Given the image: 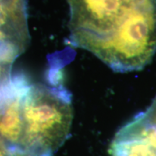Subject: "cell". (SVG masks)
Returning a JSON list of instances; mask_svg holds the SVG:
<instances>
[{"label":"cell","mask_w":156,"mask_h":156,"mask_svg":"<svg viewBox=\"0 0 156 156\" xmlns=\"http://www.w3.org/2000/svg\"><path fill=\"white\" fill-rule=\"evenodd\" d=\"M69 40L117 72L139 70L156 51V0H68Z\"/></svg>","instance_id":"1"},{"label":"cell","mask_w":156,"mask_h":156,"mask_svg":"<svg viewBox=\"0 0 156 156\" xmlns=\"http://www.w3.org/2000/svg\"><path fill=\"white\" fill-rule=\"evenodd\" d=\"M23 147L28 156H54L70 133L71 94L62 85L29 84L23 96Z\"/></svg>","instance_id":"2"},{"label":"cell","mask_w":156,"mask_h":156,"mask_svg":"<svg viewBox=\"0 0 156 156\" xmlns=\"http://www.w3.org/2000/svg\"><path fill=\"white\" fill-rule=\"evenodd\" d=\"M0 15L15 38L23 45L28 46L30 36L26 0H0Z\"/></svg>","instance_id":"3"},{"label":"cell","mask_w":156,"mask_h":156,"mask_svg":"<svg viewBox=\"0 0 156 156\" xmlns=\"http://www.w3.org/2000/svg\"><path fill=\"white\" fill-rule=\"evenodd\" d=\"M109 153L111 156H156V148L142 140L114 139Z\"/></svg>","instance_id":"4"},{"label":"cell","mask_w":156,"mask_h":156,"mask_svg":"<svg viewBox=\"0 0 156 156\" xmlns=\"http://www.w3.org/2000/svg\"><path fill=\"white\" fill-rule=\"evenodd\" d=\"M0 156H28L20 148L13 147L0 137Z\"/></svg>","instance_id":"5"}]
</instances>
